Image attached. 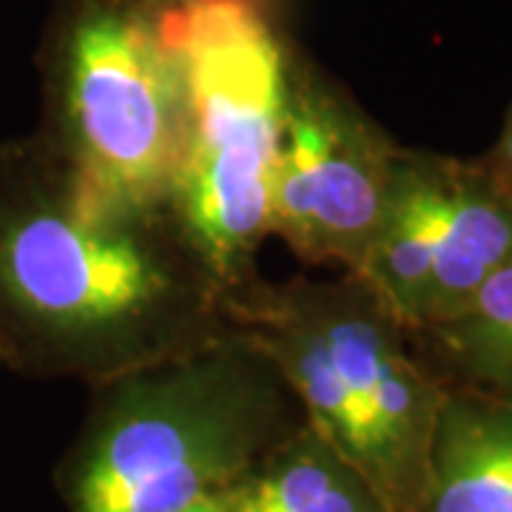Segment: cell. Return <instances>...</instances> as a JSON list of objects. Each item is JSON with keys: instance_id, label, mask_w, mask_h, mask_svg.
Wrapping results in <instances>:
<instances>
[{"instance_id": "obj_1", "label": "cell", "mask_w": 512, "mask_h": 512, "mask_svg": "<svg viewBox=\"0 0 512 512\" xmlns=\"http://www.w3.org/2000/svg\"><path fill=\"white\" fill-rule=\"evenodd\" d=\"M234 328L174 208L111 200L37 134L0 143V365L94 387Z\"/></svg>"}, {"instance_id": "obj_2", "label": "cell", "mask_w": 512, "mask_h": 512, "mask_svg": "<svg viewBox=\"0 0 512 512\" xmlns=\"http://www.w3.org/2000/svg\"><path fill=\"white\" fill-rule=\"evenodd\" d=\"M302 421L279 367L234 328L94 384L55 487L69 512H180L231 490Z\"/></svg>"}, {"instance_id": "obj_3", "label": "cell", "mask_w": 512, "mask_h": 512, "mask_svg": "<svg viewBox=\"0 0 512 512\" xmlns=\"http://www.w3.org/2000/svg\"><path fill=\"white\" fill-rule=\"evenodd\" d=\"M288 382L302 416L376 487L390 512H416L444 384L410 328L362 276L256 279L228 299Z\"/></svg>"}, {"instance_id": "obj_4", "label": "cell", "mask_w": 512, "mask_h": 512, "mask_svg": "<svg viewBox=\"0 0 512 512\" xmlns=\"http://www.w3.org/2000/svg\"><path fill=\"white\" fill-rule=\"evenodd\" d=\"M165 35L185 97L174 214L222 291L251 288L296 55L282 0H171Z\"/></svg>"}, {"instance_id": "obj_5", "label": "cell", "mask_w": 512, "mask_h": 512, "mask_svg": "<svg viewBox=\"0 0 512 512\" xmlns=\"http://www.w3.org/2000/svg\"><path fill=\"white\" fill-rule=\"evenodd\" d=\"M37 69L40 143L111 200L174 208L185 97L163 6L55 0Z\"/></svg>"}, {"instance_id": "obj_6", "label": "cell", "mask_w": 512, "mask_h": 512, "mask_svg": "<svg viewBox=\"0 0 512 512\" xmlns=\"http://www.w3.org/2000/svg\"><path fill=\"white\" fill-rule=\"evenodd\" d=\"M512 265V191L481 160L396 146L362 276L404 328L439 322Z\"/></svg>"}, {"instance_id": "obj_7", "label": "cell", "mask_w": 512, "mask_h": 512, "mask_svg": "<svg viewBox=\"0 0 512 512\" xmlns=\"http://www.w3.org/2000/svg\"><path fill=\"white\" fill-rule=\"evenodd\" d=\"M396 146L342 83L299 52L271 171V237L308 265L356 274L382 217Z\"/></svg>"}, {"instance_id": "obj_8", "label": "cell", "mask_w": 512, "mask_h": 512, "mask_svg": "<svg viewBox=\"0 0 512 512\" xmlns=\"http://www.w3.org/2000/svg\"><path fill=\"white\" fill-rule=\"evenodd\" d=\"M416 512H512V402L447 387Z\"/></svg>"}, {"instance_id": "obj_9", "label": "cell", "mask_w": 512, "mask_h": 512, "mask_svg": "<svg viewBox=\"0 0 512 512\" xmlns=\"http://www.w3.org/2000/svg\"><path fill=\"white\" fill-rule=\"evenodd\" d=\"M234 512H390L348 458L302 421L231 487Z\"/></svg>"}, {"instance_id": "obj_10", "label": "cell", "mask_w": 512, "mask_h": 512, "mask_svg": "<svg viewBox=\"0 0 512 512\" xmlns=\"http://www.w3.org/2000/svg\"><path fill=\"white\" fill-rule=\"evenodd\" d=\"M410 336L444 387L512 402V265L487 279L456 313Z\"/></svg>"}, {"instance_id": "obj_11", "label": "cell", "mask_w": 512, "mask_h": 512, "mask_svg": "<svg viewBox=\"0 0 512 512\" xmlns=\"http://www.w3.org/2000/svg\"><path fill=\"white\" fill-rule=\"evenodd\" d=\"M484 163L490 165L495 177L512 191V106L507 111V117H504V126H501V134L495 140L493 151L484 157Z\"/></svg>"}, {"instance_id": "obj_12", "label": "cell", "mask_w": 512, "mask_h": 512, "mask_svg": "<svg viewBox=\"0 0 512 512\" xmlns=\"http://www.w3.org/2000/svg\"><path fill=\"white\" fill-rule=\"evenodd\" d=\"M180 512H234V507H231V490L202 495V498H197L194 504H188Z\"/></svg>"}, {"instance_id": "obj_13", "label": "cell", "mask_w": 512, "mask_h": 512, "mask_svg": "<svg viewBox=\"0 0 512 512\" xmlns=\"http://www.w3.org/2000/svg\"><path fill=\"white\" fill-rule=\"evenodd\" d=\"M146 3H154V6H168L171 0H146Z\"/></svg>"}]
</instances>
